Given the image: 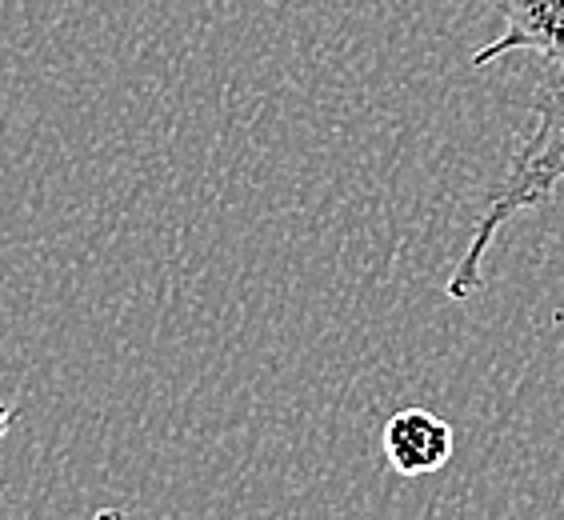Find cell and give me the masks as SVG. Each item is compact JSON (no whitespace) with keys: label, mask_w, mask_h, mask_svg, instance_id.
I'll list each match as a JSON object with an SVG mask.
<instances>
[{"label":"cell","mask_w":564,"mask_h":520,"mask_svg":"<svg viewBox=\"0 0 564 520\" xmlns=\"http://www.w3.org/2000/svg\"><path fill=\"white\" fill-rule=\"evenodd\" d=\"M500 17V36L477 48L473 68L497 65L505 56L532 53L564 76V0H477Z\"/></svg>","instance_id":"obj_2"},{"label":"cell","mask_w":564,"mask_h":520,"mask_svg":"<svg viewBox=\"0 0 564 520\" xmlns=\"http://www.w3.org/2000/svg\"><path fill=\"white\" fill-rule=\"evenodd\" d=\"M12 421H17V409H12V404L0 401V441H4V433H9V429H12Z\"/></svg>","instance_id":"obj_4"},{"label":"cell","mask_w":564,"mask_h":520,"mask_svg":"<svg viewBox=\"0 0 564 520\" xmlns=\"http://www.w3.org/2000/svg\"><path fill=\"white\" fill-rule=\"evenodd\" d=\"M380 448H384V461L392 465L397 477H429V473H441V468L453 461L456 433L445 416H436L433 409H401L384 421V433H380Z\"/></svg>","instance_id":"obj_3"},{"label":"cell","mask_w":564,"mask_h":520,"mask_svg":"<svg viewBox=\"0 0 564 520\" xmlns=\"http://www.w3.org/2000/svg\"><path fill=\"white\" fill-rule=\"evenodd\" d=\"M564 185V76L549 80L532 100V132L509 161V173L489 193V205L477 217V228L468 232V245L448 272V301H468L480 289V269L489 257L492 240L512 217L544 205Z\"/></svg>","instance_id":"obj_1"},{"label":"cell","mask_w":564,"mask_h":520,"mask_svg":"<svg viewBox=\"0 0 564 520\" xmlns=\"http://www.w3.org/2000/svg\"><path fill=\"white\" fill-rule=\"evenodd\" d=\"M93 520H124V517H120L117 509H100V512H97V517H93Z\"/></svg>","instance_id":"obj_5"}]
</instances>
